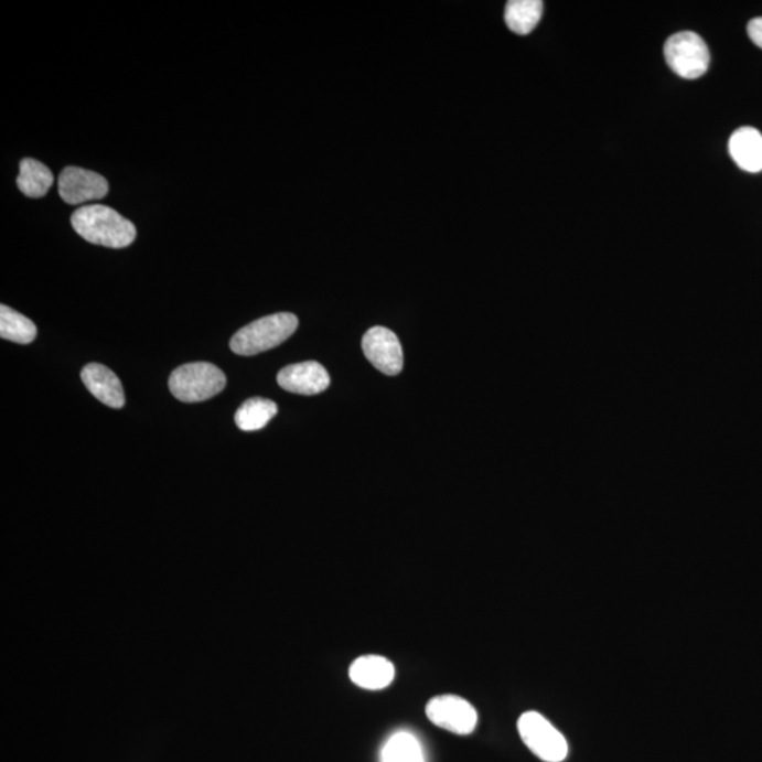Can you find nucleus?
I'll return each mask as SVG.
<instances>
[{
    "instance_id": "f257e3e1",
    "label": "nucleus",
    "mask_w": 762,
    "mask_h": 762,
    "mask_svg": "<svg viewBox=\"0 0 762 762\" xmlns=\"http://www.w3.org/2000/svg\"><path fill=\"white\" fill-rule=\"evenodd\" d=\"M71 225L89 244L112 249L128 247L136 239L132 222L105 205H88L75 211L71 216Z\"/></svg>"
},
{
    "instance_id": "f03ea898",
    "label": "nucleus",
    "mask_w": 762,
    "mask_h": 762,
    "mask_svg": "<svg viewBox=\"0 0 762 762\" xmlns=\"http://www.w3.org/2000/svg\"><path fill=\"white\" fill-rule=\"evenodd\" d=\"M297 328L299 318L290 312L260 318L235 333L230 341V350L240 356L259 355L289 340Z\"/></svg>"
},
{
    "instance_id": "7ed1b4c3",
    "label": "nucleus",
    "mask_w": 762,
    "mask_h": 762,
    "mask_svg": "<svg viewBox=\"0 0 762 762\" xmlns=\"http://www.w3.org/2000/svg\"><path fill=\"white\" fill-rule=\"evenodd\" d=\"M226 386L225 373L212 363L198 362L180 366L171 373L169 387L183 403H201L219 395Z\"/></svg>"
},
{
    "instance_id": "20e7f679",
    "label": "nucleus",
    "mask_w": 762,
    "mask_h": 762,
    "mask_svg": "<svg viewBox=\"0 0 762 762\" xmlns=\"http://www.w3.org/2000/svg\"><path fill=\"white\" fill-rule=\"evenodd\" d=\"M664 55L669 68L685 79L699 78L709 69L708 45L694 32L670 35L664 45Z\"/></svg>"
},
{
    "instance_id": "39448f33",
    "label": "nucleus",
    "mask_w": 762,
    "mask_h": 762,
    "mask_svg": "<svg viewBox=\"0 0 762 762\" xmlns=\"http://www.w3.org/2000/svg\"><path fill=\"white\" fill-rule=\"evenodd\" d=\"M519 736L524 744L545 762H561L567 759L568 743L561 731L537 711H527L518 719Z\"/></svg>"
},
{
    "instance_id": "423d86ee",
    "label": "nucleus",
    "mask_w": 762,
    "mask_h": 762,
    "mask_svg": "<svg viewBox=\"0 0 762 762\" xmlns=\"http://www.w3.org/2000/svg\"><path fill=\"white\" fill-rule=\"evenodd\" d=\"M428 719L453 734H471L477 725V713L468 700L455 695L437 696L427 705Z\"/></svg>"
},
{
    "instance_id": "0eeeda50",
    "label": "nucleus",
    "mask_w": 762,
    "mask_h": 762,
    "mask_svg": "<svg viewBox=\"0 0 762 762\" xmlns=\"http://www.w3.org/2000/svg\"><path fill=\"white\" fill-rule=\"evenodd\" d=\"M366 359L387 376H397L403 371V346L395 332L385 326L368 330L362 341Z\"/></svg>"
},
{
    "instance_id": "6e6552de",
    "label": "nucleus",
    "mask_w": 762,
    "mask_h": 762,
    "mask_svg": "<svg viewBox=\"0 0 762 762\" xmlns=\"http://www.w3.org/2000/svg\"><path fill=\"white\" fill-rule=\"evenodd\" d=\"M58 193L69 205L105 198L109 193L105 176L81 167H65L58 179Z\"/></svg>"
},
{
    "instance_id": "1a4fd4ad",
    "label": "nucleus",
    "mask_w": 762,
    "mask_h": 762,
    "mask_svg": "<svg viewBox=\"0 0 762 762\" xmlns=\"http://www.w3.org/2000/svg\"><path fill=\"white\" fill-rule=\"evenodd\" d=\"M277 383L286 391L294 395L314 396L330 387L331 378L320 363L304 362L282 368L277 376Z\"/></svg>"
},
{
    "instance_id": "9d476101",
    "label": "nucleus",
    "mask_w": 762,
    "mask_h": 762,
    "mask_svg": "<svg viewBox=\"0 0 762 762\" xmlns=\"http://www.w3.org/2000/svg\"><path fill=\"white\" fill-rule=\"evenodd\" d=\"M81 378H83V383L90 395L97 397L105 406L112 408L125 406L122 383L110 368L99 365V363H90L81 372Z\"/></svg>"
},
{
    "instance_id": "9b49d317",
    "label": "nucleus",
    "mask_w": 762,
    "mask_h": 762,
    "mask_svg": "<svg viewBox=\"0 0 762 762\" xmlns=\"http://www.w3.org/2000/svg\"><path fill=\"white\" fill-rule=\"evenodd\" d=\"M395 665L380 655H365L353 661L350 676L353 684L362 689L380 690L395 680Z\"/></svg>"
},
{
    "instance_id": "f8f14e48",
    "label": "nucleus",
    "mask_w": 762,
    "mask_h": 762,
    "mask_svg": "<svg viewBox=\"0 0 762 762\" xmlns=\"http://www.w3.org/2000/svg\"><path fill=\"white\" fill-rule=\"evenodd\" d=\"M731 159L747 173L762 171V135L754 128L737 129L729 140Z\"/></svg>"
},
{
    "instance_id": "ddd939ff",
    "label": "nucleus",
    "mask_w": 762,
    "mask_h": 762,
    "mask_svg": "<svg viewBox=\"0 0 762 762\" xmlns=\"http://www.w3.org/2000/svg\"><path fill=\"white\" fill-rule=\"evenodd\" d=\"M54 183V175L47 165L34 159H24L20 163L18 176L19 190L29 198H42Z\"/></svg>"
},
{
    "instance_id": "4468645a",
    "label": "nucleus",
    "mask_w": 762,
    "mask_h": 762,
    "mask_svg": "<svg viewBox=\"0 0 762 762\" xmlns=\"http://www.w3.org/2000/svg\"><path fill=\"white\" fill-rule=\"evenodd\" d=\"M541 0H509L506 7V24L513 33L526 35L533 32L541 20Z\"/></svg>"
},
{
    "instance_id": "2eb2a0df",
    "label": "nucleus",
    "mask_w": 762,
    "mask_h": 762,
    "mask_svg": "<svg viewBox=\"0 0 762 762\" xmlns=\"http://www.w3.org/2000/svg\"><path fill=\"white\" fill-rule=\"evenodd\" d=\"M277 404L266 398H250V400L242 404L239 410L235 414L236 426L242 431L251 432L259 431L265 428L271 418L276 417Z\"/></svg>"
},
{
    "instance_id": "dca6fc26",
    "label": "nucleus",
    "mask_w": 762,
    "mask_h": 762,
    "mask_svg": "<svg viewBox=\"0 0 762 762\" xmlns=\"http://www.w3.org/2000/svg\"><path fill=\"white\" fill-rule=\"evenodd\" d=\"M0 336L2 340L29 345L37 336V328L29 318L8 305L0 307Z\"/></svg>"
},
{
    "instance_id": "f3484780",
    "label": "nucleus",
    "mask_w": 762,
    "mask_h": 762,
    "mask_svg": "<svg viewBox=\"0 0 762 762\" xmlns=\"http://www.w3.org/2000/svg\"><path fill=\"white\" fill-rule=\"evenodd\" d=\"M382 762H423L420 741L408 731H398L383 747Z\"/></svg>"
},
{
    "instance_id": "a211bd4d",
    "label": "nucleus",
    "mask_w": 762,
    "mask_h": 762,
    "mask_svg": "<svg viewBox=\"0 0 762 762\" xmlns=\"http://www.w3.org/2000/svg\"><path fill=\"white\" fill-rule=\"evenodd\" d=\"M747 33H749L751 42L762 49V18L751 20L747 26Z\"/></svg>"
}]
</instances>
